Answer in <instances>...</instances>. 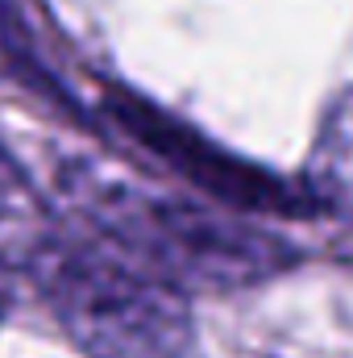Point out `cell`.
Listing matches in <instances>:
<instances>
[{
	"instance_id": "obj_1",
	"label": "cell",
	"mask_w": 353,
	"mask_h": 358,
	"mask_svg": "<svg viewBox=\"0 0 353 358\" xmlns=\"http://www.w3.org/2000/svg\"><path fill=\"white\" fill-rule=\"evenodd\" d=\"M59 192L117 255L179 292H233L299 263L291 242L187 196L150 192L96 159H63Z\"/></svg>"
},
{
	"instance_id": "obj_2",
	"label": "cell",
	"mask_w": 353,
	"mask_h": 358,
	"mask_svg": "<svg viewBox=\"0 0 353 358\" xmlns=\"http://www.w3.org/2000/svg\"><path fill=\"white\" fill-rule=\"evenodd\" d=\"M42 292L91 358H200L183 292L108 246L59 242L38 267Z\"/></svg>"
},
{
	"instance_id": "obj_3",
	"label": "cell",
	"mask_w": 353,
	"mask_h": 358,
	"mask_svg": "<svg viewBox=\"0 0 353 358\" xmlns=\"http://www.w3.org/2000/svg\"><path fill=\"white\" fill-rule=\"evenodd\" d=\"M100 108L112 125H121L125 138H133L142 150L158 155L167 167H175L179 176H187L195 187H204L208 196H216L225 204H237V208H250V213H278V217H308V213L324 208L308 183L295 187L287 179L266 176L262 167H250V163L225 155L216 142L187 129L183 121L167 117L163 108L146 104L133 92L104 88Z\"/></svg>"
},
{
	"instance_id": "obj_4",
	"label": "cell",
	"mask_w": 353,
	"mask_h": 358,
	"mask_svg": "<svg viewBox=\"0 0 353 358\" xmlns=\"http://www.w3.org/2000/svg\"><path fill=\"white\" fill-rule=\"evenodd\" d=\"M59 221L29 176L0 146V267H42L59 250Z\"/></svg>"
},
{
	"instance_id": "obj_5",
	"label": "cell",
	"mask_w": 353,
	"mask_h": 358,
	"mask_svg": "<svg viewBox=\"0 0 353 358\" xmlns=\"http://www.w3.org/2000/svg\"><path fill=\"white\" fill-rule=\"evenodd\" d=\"M308 187L324 208H337L353 221V88L341 92L320 121L308 163Z\"/></svg>"
}]
</instances>
